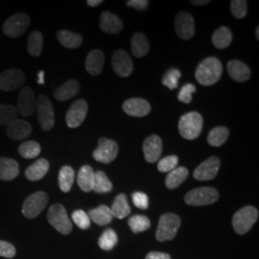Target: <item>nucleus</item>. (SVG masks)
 Instances as JSON below:
<instances>
[{
	"instance_id": "1",
	"label": "nucleus",
	"mask_w": 259,
	"mask_h": 259,
	"mask_svg": "<svg viewBox=\"0 0 259 259\" xmlns=\"http://www.w3.org/2000/svg\"><path fill=\"white\" fill-rule=\"evenodd\" d=\"M223 73V65L221 62L214 57L204 59L198 65L195 77L198 83L203 85H211L217 83Z\"/></svg>"
},
{
	"instance_id": "2",
	"label": "nucleus",
	"mask_w": 259,
	"mask_h": 259,
	"mask_svg": "<svg viewBox=\"0 0 259 259\" xmlns=\"http://www.w3.org/2000/svg\"><path fill=\"white\" fill-rule=\"evenodd\" d=\"M203 117L197 111L185 113L179 121V132L184 139L193 140L197 139L203 129Z\"/></svg>"
},
{
	"instance_id": "3",
	"label": "nucleus",
	"mask_w": 259,
	"mask_h": 259,
	"mask_svg": "<svg viewBox=\"0 0 259 259\" xmlns=\"http://www.w3.org/2000/svg\"><path fill=\"white\" fill-rule=\"evenodd\" d=\"M258 210L248 205L234 213L232 217V227L235 232L239 235H243L250 231L252 226L258 219Z\"/></svg>"
},
{
	"instance_id": "4",
	"label": "nucleus",
	"mask_w": 259,
	"mask_h": 259,
	"mask_svg": "<svg viewBox=\"0 0 259 259\" xmlns=\"http://www.w3.org/2000/svg\"><path fill=\"white\" fill-rule=\"evenodd\" d=\"M181 227V219L174 213L163 214L158 221L156 238L159 242L173 240Z\"/></svg>"
},
{
	"instance_id": "5",
	"label": "nucleus",
	"mask_w": 259,
	"mask_h": 259,
	"mask_svg": "<svg viewBox=\"0 0 259 259\" xmlns=\"http://www.w3.org/2000/svg\"><path fill=\"white\" fill-rule=\"evenodd\" d=\"M47 219L55 230L64 235L69 234L73 230L71 220L67 215L65 206L62 204L51 205L47 213Z\"/></svg>"
},
{
	"instance_id": "6",
	"label": "nucleus",
	"mask_w": 259,
	"mask_h": 259,
	"mask_svg": "<svg viewBox=\"0 0 259 259\" xmlns=\"http://www.w3.org/2000/svg\"><path fill=\"white\" fill-rule=\"evenodd\" d=\"M219 199L218 191L213 187H199L190 190L185 196V203L193 206L208 205L217 202Z\"/></svg>"
},
{
	"instance_id": "7",
	"label": "nucleus",
	"mask_w": 259,
	"mask_h": 259,
	"mask_svg": "<svg viewBox=\"0 0 259 259\" xmlns=\"http://www.w3.org/2000/svg\"><path fill=\"white\" fill-rule=\"evenodd\" d=\"M36 111L41 129L44 131L52 130L55 124V112L52 103L46 95L41 94L38 96L36 102Z\"/></svg>"
},
{
	"instance_id": "8",
	"label": "nucleus",
	"mask_w": 259,
	"mask_h": 259,
	"mask_svg": "<svg viewBox=\"0 0 259 259\" xmlns=\"http://www.w3.org/2000/svg\"><path fill=\"white\" fill-rule=\"evenodd\" d=\"M48 200V195L44 191L30 195L22 205V214L28 219L36 218L46 208Z\"/></svg>"
},
{
	"instance_id": "9",
	"label": "nucleus",
	"mask_w": 259,
	"mask_h": 259,
	"mask_svg": "<svg viewBox=\"0 0 259 259\" xmlns=\"http://www.w3.org/2000/svg\"><path fill=\"white\" fill-rule=\"evenodd\" d=\"M118 155V145L112 139L102 138L98 141V147L94 150L93 158L105 164H109L115 159Z\"/></svg>"
},
{
	"instance_id": "10",
	"label": "nucleus",
	"mask_w": 259,
	"mask_h": 259,
	"mask_svg": "<svg viewBox=\"0 0 259 259\" xmlns=\"http://www.w3.org/2000/svg\"><path fill=\"white\" fill-rule=\"evenodd\" d=\"M30 22V18L26 14H16L6 20L3 25V32L8 37H19L27 30Z\"/></svg>"
},
{
	"instance_id": "11",
	"label": "nucleus",
	"mask_w": 259,
	"mask_h": 259,
	"mask_svg": "<svg viewBox=\"0 0 259 259\" xmlns=\"http://www.w3.org/2000/svg\"><path fill=\"white\" fill-rule=\"evenodd\" d=\"M220 165L221 162L218 157H208L195 169L193 177L196 180L202 182L213 180L217 176Z\"/></svg>"
},
{
	"instance_id": "12",
	"label": "nucleus",
	"mask_w": 259,
	"mask_h": 259,
	"mask_svg": "<svg viewBox=\"0 0 259 259\" xmlns=\"http://www.w3.org/2000/svg\"><path fill=\"white\" fill-rule=\"evenodd\" d=\"M25 76L19 69H8L0 74V91L12 92L22 87Z\"/></svg>"
},
{
	"instance_id": "13",
	"label": "nucleus",
	"mask_w": 259,
	"mask_h": 259,
	"mask_svg": "<svg viewBox=\"0 0 259 259\" xmlns=\"http://www.w3.org/2000/svg\"><path fill=\"white\" fill-rule=\"evenodd\" d=\"M88 103L85 102L83 99H79L77 101H75L71 107L69 108V110L66 113L65 116V121L66 124L69 128H77L80 125H82L83 120L87 117L88 114Z\"/></svg>"
},
{
	"instance_id": "14",
	"label": "nucleus",
	"mask_w": 259,
	"mask_h": 259,
	"mask_svg": "<svg viewBox=\"0 0 259 259\" xmlns=\"http://www.w3.org/2000/svg\"><path fill=\"white\" fill-rule=\"evenodd\" d=\"M178 36L183 39H189L195 33V22L193 17L187 12H180L175 20Z\"/></svg>"
},
{
	"instance_id": "15",
	"label": "nucleus",
	"mask_w": 259,
	"mask_h": 259,
	"mask_svg": "<svg viewBox=\"0 0 259 259\" xmlns=\"http://www.w3.org/2000/svg\"><path fill=\"white\" fill-rule=\"evenodd\" d=\"M36 102L37 99L34 92L30 88H23L19 94L17 110L19 114L24 117H28L36 111Z\"/></svg>"
},
{
	"instance_id": "16",
	"label": "nucleus",
	"mask_w": 259,
	"mask_h": 259,
	"mask_svg": "<svg viewBox=\"0 0 259 259\" xmlns=\"http://www.w3.org/2000/svg\"><path fill=\"white\" fill-rule=\"evenodd\" d=\"M112 67L120 77H128L133 73L134 65L129 54L124 50H117L112 56Z\"/></svg>"
},
{
	"instance_id": "17",
	"label": "nucleus",
	"mask_w": 259,
	"mask_h": 259,
	"mask_svg": "<svg viewBox=\"0 0 259 259\" xmlns=\"http://www.w3.org/2000/svg\"><path fill=\"white\" fill-rule=\"evenodd\" d=\"M162 140L157 136L153 135L145 139L143 143V153L146 161L150 163L156 162L161 156Z\"/></svg>"
},
{
	"instance_id": "18",
	"label": "nucleus",
	"mask_w": 259,
	"mask_h": 259,
	"mask_svg": "<svg viewBox=\"0 0 259 259\" xmlns=\"http://www.w3.org/2000/svg\"><path fill=\"white\" fill-rule=\"evenodd\" d=\"M122 108L127 114L135 117L146 116L151 111L150 104L142 98H131L123 103Z\"/></svg>"
},
{
	"instance_id": "19",
	"label": "nucleus",
	"mask_w": 259,
	"mask_h": 259,
	"mask_svg": "<svg viewBox=\"0 0 259 259\" xmlns=\"http://www.w3.org/2000/svg\"><path fill=\"white\" fill-rule=\"evenodd\" d=\"M6 133L13 140H21L28 138L32 133V126L26 120L16 119L7 126Z\"/></svg>"
},
{
	"instance_id": "20",
	"label": "nucleus",
	"mask_w": 259,
	"mask_h": 259,
	"mask_svg": "<svg viewBox=\"0 0 259 259\" xmlns=\"http://www.w3.org/2000/svg\"><path fill=\"white\" fill-rule=\"evenodd\" d=\"M100 28L108 34H118L123 30V22L117 16L111 12H103L100 17Z\"/></svg>"
},
{
	"instance_id": "21",
	"label": "nucleus",
	"mask_w": 259,
	"mask_h": 259,
	"mask_svg": "<svg viewBox=\"0 0 259 259\" xmlns=\"http://www.w3.org/2000/svg\"><path fill=\"white\" fill-rule=\"evenodd\" d=\"M105 64V56L101 50L95 49L87 57L85 60V69L93 76H97L102 72Z\"/></svg>"
},
{
	"instance_id": "22",
	"label": "nucleus",
	"mask_w": 259,
	"mask_h": 259,
	"mask_svg": "<svg viewBox=\"0 0 259 259\" xmlns=\"http://www.w3.org/2000/svg\"><path fill=\"white\" fill-rule=\"evenodd\" d=\"M228 72L236 82H246L250 79L249 66L238 60H232L228 64Z\"/></svg>"
},
{
	"instance_id": "23",
	"label": "nucleus",
	"mask_w": 259,
	"mask_h": 259,
	"mask_svg": "<svg viewBox=\"0 0 259 259\" xmlns=\"http://www.w3.org/2000/svg\"><path fill=\"white\" fill-rule=\"evenodd\" d=\"M19 163L12 158L0 157V180L12 181L19 176Z\"/></svg>"
},
{
	"instance_id": "24",
	"label": "nucleus",
	"mask_w": 259,
	"mask_h": 259,
	"mask_svg": "<svg viewBox=\"0 0 259 259\" xmlns=\"http://www.w3.org/2000/svg\"><path fill=\"white\" fill-rule=\"evenodd\" d=\"M49 170V162L46 158H39L33 164L28 167L25 171V176L29 181L36 182L46 176Z\"/></svg>"
},
{
	"instance_id": "25",
	"label": "nucleus",
	"mask_w": 259,
	"mask_h": 259,
	"mask_svg": "<svg viewBox=\"0 0 259 259\" xmlns=\"http://www.w3.org/2000/svg\"><path fill=\"white\" fill-rule=\"evenodd\" d=\"M80 91V83L76 80H68L59 87L54 93L56 99L59 101H66L74 97Z\"/></svg>"
},
{
	"instance_id": "26",
	"label": "nucleus",
	"mask_w": 259,
	"mask_h": 259,
	"mask_svg": "<svg viewBox=\"0 0 259 259\" xmlns=\"http://www.w3.org/2000/svg\"><path fill=\"white\" fill-rule=\"evenodd\" d=\"M88 215H89L91 221H93L98 226H107L111 223L113 219L111 208L104 204L90 210Z\"/></svg>"
},
{
	"instance_id": "27",
	"label": "nucleus",
	"mask_w": 259,
	"mask_h": 259,
	"mask_svg": "<svg viewBox=\"0 0 259 259\" xmlns=\"http://www.w3.org/2000/svg\"><path fill=\"white\" fill-rule=\"evenodd\" d=\"M77 183L83 192H91L93 189L94 171L93 167L83 165L80 168L77 176Z\"/></svg>"
},
{
	"instance_id": "28",
	"label": "nucleus",
	"mask_w": 259,
	"mask_h": 259,
	"mask_svg": "<svg viewBox=\"0 0 259 259\" xmlns=\"http://www.w3.org/2000/svg\"><path fill=\"white\" fill-rule=\"evenodd\" d=\"M111 211L112 216L117 219H124L129 215L131 213V206L126 195L119 194L116 196L111 205Z\"/></svg>"
},
{
	"instance_id": "29",
	"label": "nucleus",
	"mask_w": 259,
	"mask_h": 259,
	"mask_svg": "<svg viewBox=\"0 0 259 259\" xmlns=\"http://www.w3.org/2000/svg\"><path fill=\"white\" fill-rule=\"evenodd\" d=\"M131 47L135 57L142 58L148 53L150 49L148 38L142 33H137L132 37Z\"/></svg>"
},
{
	"instance_id": "30",
	"label": "nucleus",
	"mask_w": 259,
	"mask_h": 259,
	"mask_svg": "<svg viewBox=\"0 0 259 259\" xmlns=\"http://www.w3.org/2000/svg\"><path fill=\"white\" fill-rule=\"evenodd\" d=\"M188 177V170L185 167H178L167 175L165 185L168 189H175L182 185Z\"/></svg>"
},
{
	"instance_id": "31",
	"label": "nucleus",
	"mask_w": 259,
	"mask_h": 259,
	"mask_svg": "<svg viewBox=\"0 0 259 259\" xmlns=\"http://www.w3.org/2000/svg\"><path fill=\"white\" fill-rule=\"evenodd\" d=\"M58 39L63 47L66 48H78L83 44V37L79 34H75L70 31L62 30L57 34Z\"/></svg>"
},
{
	"instance_id": "32",
	"label": "nucleus",
	"mask_w": 259,
	"mask_h": 259,
	"mask_svg": "<svg viewBox=\"0 0 259 259\" xmlns=\"http://www.w3.org/2000/svg\"><path fill=\"white\" fill-rule=\"evenodd\" d=\"M232 40V31L226 26L218 28L213 34V46L218 49H225V48L229 47Z\"/></svg>"
},
{
	"instance_id": "33",
	"label": "nucleus",
	"mask_w": 259,
	"mask_h": 259,
	"mask_svg": "<svg viewBox=\"0 0 259 259\" xmlns=\"http://www.w3.org/2000/svg\"><path fill=\"white\" fill-rule=\"evenodd\" d=\"M230 131L224 126H219L213 128L208 136H207V142L210 146L213 147H220L229 139Z\"/></svg>"
},
{
	"instance_id": "34",
	"label": "nucleus",
	"mask_w": 259,
	"mask_h": 259,
	"mask_svg": "<svg viewBox=\"0 0 259 259\" xmlns=\"http://www.w3.org/2000/svg\"><path fill=\"white\" fill-rule=\"evenodd\" d=\"M75 179L74 169L70 166L62 167L59 173V185L63 192L67 193L71 190Z\"/></svg>"
},
{
	"instance_id": "35",
	"label": "nucleus",
	"mask_w": 259,
	"mask_h": 259,
	"mask_svg": "<svg viewBox=\"0 0 259 259\" xmlns=\"http://www.w3.org/2000/svg\"><path fill=\"white\" fill-rule=\"evenodd\" d=\"M42 47H44V37L41 33L37 31L32 32L28 37V53L33 57H38L42 51Z\"/></svg>"
},
{
	"instance_id": "36",
	"label": "nucleus",
	"mask_w": 259,
	"mask_h": 259,
	"mask_svg": "<svg viewBox=\"0 0 259 259\" xmlns=\"http://www.w3.org/2000/svg\"><path fill=\"white\" fill-rule=\"evenodd\" d=\"M97 193H108L112 190V184L103 171L94 173L93 189Z\"/></svg>"
},
{
	"instance_id": "37",
	"label": "nucleus",
	"mask_w": 259,
	"mask_h": 259,
	"mask_svg": "<svg viewBox=\"0 0 259 259\" xmlns=\"http://www.w3.org/2000/svg\"><path fill=\"white\" fill-rule=\"evenodd\" d=\"M40 151H41L40 145L37 143V141H34V140L23 142L19 147V155L27 159L38 157V155L40 154Z\"/></svg>"
},
{
	"instance_id": "38",
	"label": "nucleus",
	"mask_w": 259,
	"mask_h": 259,
	"mask_svg": "<svg viewBox=\"0 0 259 259\" xmlns=\"http://www.w3.org/2000/svg\"><path fill=\"white\" fill-rule=\"evenodd\" d=\"M131 231L134 233L145 232L151 227V223L148 217L144 215H134L128 221Z\"/></svg>"
},
{
	"instance_id": "39",
	"label": "nucleus",
	"mask_w": 259,
	"mask_h": 259,
	"mask_svg": "<svg viewBox=\"0 0 259 259\" xmlns=\"http://www.w3.org/2000/svg\"><path fill=\"white\" fill-rule=\"evenodd\" d=\"M118 236L116 232L111 229H108L103 232L102 235L99 237L98 245L103 250H111L117 244Z\"/></svg>"
},
{
	"instance_id": "40",
	"label": "nucleus",
	"mask_w": 259,
	"mask_h": 259,
	"mask_svg": "<svg viewBox=\"0 0 259 259\" xmlns=\"http://www.w3.org/2000/svg\"><path fill=\"white\" fill-rule=\"evenodd\" d=\"M19 111L16 107L0 104V125L8 126L11 122L17 119Z\"/></svg>"
},
{
	"instance_id": "41",
	"label": "nucleus",
	"mask_w": 259,
	"mask_h": 259,
	"mask_svg": "<svg viewBox=\"0 0 259 259\" xmlns=\"http://www.w3.org/2000/svg\"><path fill=\"white\" fill-rule=\"evenodd\" d=\"M181 71L179 69H169L162 78V84H164L170 90H175L179 85V80L181 78Z\"/></svg>"
},
{
	"instance_id": "42",
	"label": "nucleus",
	"mask_w": 259,
	"mask_h": 259,
	"mask_svg": "<svg viewBox=\"0 0 259 259\" xmlns=\"http://www.w3.org/2000/svg\"><path fill=\"white\" fill-rule=\"evenodd\" d=\"M231 11L235 19H243L248 12V4L245 0H232L231 2Z\"/></svg>"
},
{
	"instance_id": "43",
	"label": "nucleus",
	"mask_w": 259,
	"mask_h": 259,
	"mask_svg": "<svg viewBox=\"0 0 259 259\" xmlns=\"http://www.w3.org/2000/svg\"><path fill=\"white\" fill-rule=\"evenodd\" d=\"M178 163H179V158L177 156H168L159 160L157 164V169L161 173H169L177 168Z\"/></svg>"
},
{
	"instance_id": "44",
	"label": "nucleus",
	"mask_w": 259,
	"mask_h": 259,
	"mask_svg": "<svg viewBox=\"0 0 259 259\" xmlns=\"http://www.w3.org/2000/svg\"><path fill=\"white\" fill-rule=\"evenodd\" d=\"M72 221L82 230H88L91 227V219L88 215V213L84 212L82 209H77L72 213Z\"/></svg>"
},
{
	"instance_id": "45",
	"label": "nucleus",
	"mask_w": 259,
	"mask_h": 259,
	"mask_svg": "<svg viewBox=\"0 0 259 259\" xmlns=\"http://www.w3.org/2000/svg\"><path fill=\"white\" fill-rule=\"evenodd\" d=\"M196 87L192 83H186L185 84L180 93L178 94V99L181 102L185 103V104H189L192 101V94L196 93Z\"/></svg>"
},
{
	"instance_id": "46",
	"label": "nucleus",
	"mask_w": 259,
	"mask_h": 259,
	"mask_svg": "<svg viewBox=\"0 0 259 259\" xmlns=\"http://www.w3.org/2000/svg\"><path fill=\"white\" fill-rule=\"evenodd\" d=\"M132 199L134 204L140 209H147L149 206V198L147 195L143 192H135L132 195Z\"/></svg>"
},
{
	"instance_id": "47",
	"label": "nucleus",
	"mask_w": 259,
	"mask_h": 259,
	"mask_svg": "<svg viewBox=\"0 0 259 259\" xmlns=\"http://www.w3.org/2000/svg\"><path fill=\"white\" fill-rule=\"evenodd\" d=\"M17 253L16 248L9 242L0 240V256L6 258H13Z\"/></svg>"
},
{
	"instance_id": "48",
	"label": "nucleus",
	"mask_w": 259,
	"mask_h": 259,
	"mask_svg": "<svg viewBox=\"0 0 259 259\" xmlns=\"http://www.w3.org/2000/svg\"><path fill=\"white\" fill-rule=\"evenodd\" d=\"M127 6L133 7L139 11H144L148 7L149 1L147 0H129L126 2Z\"/></svg>"
},
{
	"instance_id": "49",
	"label": "nucleus",
	"mask_w": 259,
	"mask_h": 259,
	"mask_svg": "<svg viewBox=\"0 0 259 259\" xmlns=\"http://www.w3.org/2000/svg\"><path fill=\"white\" fill-rule=\"evenodd\" d=\"M145 259H171V256L166 252L151 251L146 255Z\"/></svg>"
},
{
	"instance_id": "50",
	"label": "nucleus",
	"mask_w": 259,
	"mask_h": 259,
	"mask_svg": "<svg viewBox=\"0 0 259 259\" xmlns=\"http://www.w3.org/2000/svg\"><path fill=\"white\" fill-rule=\"evenodd\" d=\"M102 0H88V1H87V4H88L89 6H91V7H97V6H99L100 4H102Z\"/></svg>"
},
{
	"instance_id": "51",
	"label": "nucleus",
	"mask_w": 259,
	"mask_h": 259,
	"mask_svg": "<svg viewBox=\"0 0 259 259\" xmlns=\"http://www.w3.org/2000/svg\"><path fill=\"white\" fill-rule=\"evenodd\" d=\"M210 1H208V0H202V1H197V0H195V1H191V3L195 5V6H203V5H205V4H207V3H209Z\"/></svg>"
},
{
	"instance_id": "52",
	"label": "nucleus",
	"mask_w": 259,
	"mask_h": 259,
	"mask_svg": "<svg viewBox=\"0 0 259 259\" xmlns=\"http://www.w3.org/2000/svg\"><path fill=\"white\" fill-rule=\"evenodd\" d=\"M44 76H45V72H44V71H40V72L38 73L37 83H39V84H42V83H45V79H44Z\"/></svg>"
},
{
	"instance_id": "53",
	"label": "nucleus",
	"mask_w": 259,
	"mask_h": 259,
	"mask_svg": "<svg viewBox=\"0 0 259 259\" xmlns=\"http://www.w3.org/2000/svg\"><path fill=\"white\" fill-rule=\"evenodd\" d=\"M258 31H259V28L257 27V28H256V38H257V39H258V38H259Z\"/></svg>"
}]
</instances>
